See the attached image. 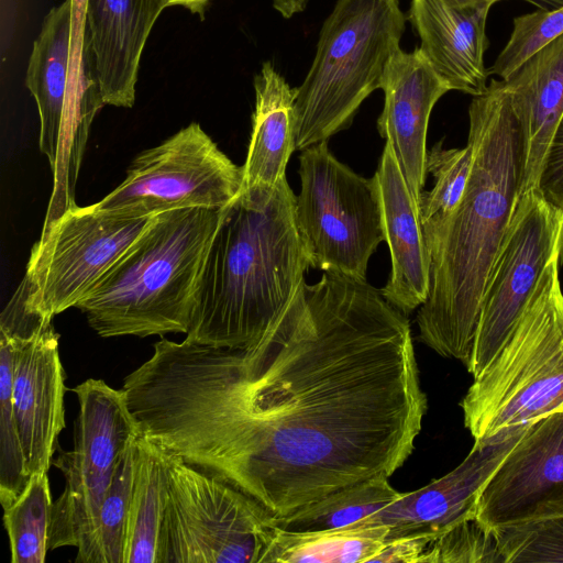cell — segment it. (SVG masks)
I'll list each match as a JSON object with an SVG mask.
<instances>
[{
	"label": "cell",
	"mask_w": 563,
	"mask_h": 563,
	"mask_svg": "<svg viewBox=\"0 0 563 563\" xmlns=\"http://www.w3.org/2000/svg\"><path fill=\"white\" fill-rule=\"evenodd\" d=\"M562 34L563 5L516 16L510 37L488 73L506 79L531 55Z\"/></svg>",
	"instance_id": "cell-31"
},
{
	"label": "cell",
	"mask_w": 563,
	"mask_h": 563,
	"mask_svg": "<svg viewBox=\"0 0 563 563\" xmlns=\"http://www.w3.org/2000/svg\"><path fill=\"white\" fill-rule=\"evenodd\" d=\"M388 532L387 525L314 531L274 527L261 563H368L385 545Z\"/></svg>",
	"instance_id": "cell-24"
},
{
	"label": "cell",
	"mask_w": 563,
	"mask_h": 563,
	"mask_svg": "<svg viewBox=\"0 0 563 563\" xmlns=\"http://www.w3.org/2000/svg\"><path fill=\"white\" fill-rule=\"evenodd\" d=\"M287 178L242 189L210 244L186 340L227 347L258 341L305 280L310 261Z\"/></svg>",
	"instance_id": "cell-3"
},
{
	"label": "cell",
	"mask_w": 563,
	"mask_h": 563,
	"mask_svg": "<svg viewBox=\"0 0 563 563\" xmlns=\"http://www.w3.org/2000/svg\"><path fill=\"white\" fill-rule=\"evenodd\" d=\"M473 147L444 148L442 141L427 153L426 169L434 180L419 202L421 224L449 216L460 203L473 168Z\"/></svg>",
	"instance_id": "cell-29"
},
{
	"label": "cell",
	"mask_w": 563,
	"mask_h": 563,
	"mask_svg": "<svg viewBox=\"0 0 563 563\" xmlns=\"http://www.w3.org/2000/svg\"><path fill=\"white\" fill-rule=\"evenodd\" d=\"M503 82L522 133V195L537 189L545 151L563 114V34Z\"/></svg>",
	"instance_id": "cell-21"
},
{
	"label": "cell",
	"mask_w": 563,
	"mask_h": 563,
	"mask_svg": "<svg viewBox=\"0 0 563 563\" xmlns=\"http://www.w3.org/2000/svg\"><path fill=\"white\" fill-rule=\"evenodd\" d=\"M25 84L40 117L38 146L53 174L44 223L75 202V185L90 125L104 104L96 74L78 71L71 57V1L51 9L33 44Z\"/></svg>",
	"instance_id": "cell-8"
},
{
	"label": "cell",
	"mask_w": 563,
	"mask_h": 563,
	"mask_svg": "<svg viewBox=\"0 0 563 563\" xmlns=\"http://www.w3.org/2000/svg\"><path fill=\"white\" fill-rule=\"evenodd\" d=\"M166 455L168 497L156 563H261L275 515L235 486Z\"/></svg>",
	"instance_id": "cell-7"
},
{
	"label": "cell",
	"mask_w": 563,
	"mask_h": 563,
	"mask_svg": "<svg viewBox=\"0 0 563 563\" xmlns=\"http://www.w3.org/2000/svg\"><path fill=\"white\" fill-rule=\"evenodd\" d=\"M563 517V410L527 428L476 503L485 528Z\"/></svg>",
	"instance_id": "cell-15"
},
{
	"label": "cell",
	"mask_w": 563,
	"mask_h": 563,
	"mask_svg": "<svg viewBox=\"0 0 563 563\" xmlns=\"http://www.w3.org/2000/svg\"><path fill=\"white\" fill-rule=\"evenodd\" d=\"M559 258H563V214L537 189L522 194L484 294L465 365L473 378L504 344L541 277Z\"/></svg>",
	"instance_id": "cell-13"
},
{
	"label": "cell",
	"mask_w": 563,
	"mask_h": 563,
	"mask_svg": "<svg viewBox=\"0 0 563 563\" xmlns=\"http://www.w3.org/2000/svg\"><path fill=\"white\" fill-rule=\"evenodd\" d=\"M504 563L494 532L476 518L442 532L426 551L421 563Z\"/></svg>",
	"instance_id": "cell-32"
},
{
	"label": "cell",
	"mask_w": 563,
	"mask_h": 563,
	"mask_svg": "<svg viewBox=\"0 0 563 563\" xmlns=\"http://www.w3.org/2000/svg\"><path fill=\"white\" fill-rule=\"evenodd\" d=\"M537 191L545 202L563 214V114L545 151Z\"/></svg>",
	"instance_id": "cell-33"
},
{
	"label": "cell",
	"mask_w": 563,
	"mask_h": 563,
	"mask_svg": "<svg viewBox=\"0 0 563 563\" xmlns=\"http://www.w3.org/2000/svg\"><path fill=\"white\" fill-rule=\"evenodd\" d=\"M387 477H373L340 488L294 512L274 518V526L289 531L342 528L377 512L399 498Z\"/></svg>",
	"instance_id": "cell-25"
},
{
	"label": "cell",
	"mask_w": 563,
	"mask_h": 563,
	"mask_svg": "<svg viewBox=\"0 0 563 563\" xmlns=\"http://www.w3.org/2000/svg\"><path fill=\"white\" fill-rule=\"evenodd\" d=\"M223 209L153 216L75 308L102 338L187 333Z\"/></svg>",
	"instance_id": "cell-4"
},
{
	"label": "cell",
	"mask_w": 563,
	"mask_h": 563,
	"mask_svg": "<svg viewBox=\"0 0 563 563\" xmlns=\"http://www.w3.org/2000/svg\"><path fill=\"white\" fill-rule=\"evenodd\" d=\"M492 531L504 563H563V517Z\"/></svg>",
	"instance_id": "cell-30"
},
{
	"label": "cell",
	"mask_w": 563,
	"mask_h": 563,
	"mask_svg": "<svg viewBox=\"0 0 563 563\" xmlns=\"http://www.w3.org/2000/svg\"><path fill=\"white\" fill-rule=\"evenodd\" d=\"M298 173L295 219L310 266L366 280L368 261L385 241L376 176L339 162L328 141L301 151Z\"/></svg>",
	"instance_id": "cell-9"
},
{
	"label": "cell",
	"mask_w": 563,
	"mask_h": 563,
	"mask_svg": "<svg viewBox=\"0 0 563 563\" xmlns=\"http://www.w3.org/2000/svg\"><path fill=\"white\" fill-rule=\"evenodd\" d=\"M493 0H411L408 13L419 49L450 90L473 97L487 88L484 56L486 22Z\"/></svg>",
	"instance_id": "cell-18"
},
{
	"label": "cell",
	"mask_w": 563,
	"mask_h": 563,
	"mask_svg": "<svg viewBox=\"0 0 563 563\" xmlns=\"http://www.w3.org/2000/svg\"><path fill=\"white\" fill-rule=\"evenodd\" d=\"M168 7L180 5L194 14L203 16L210 0H167Z\"/></svg>",
	"instance_id": "cell-36"
},
{
	"label": "cell",
	"mask_w": 563,
	"mask_h": 563,
	"mask_svg": "<svg viewBox=\"0 0 563 563\" xmlns=\"http://www.w3.org/2000/svg\"><path fill=\"white\" fill-rule=\"evenodd\" d=\"M375 176L380 192L385 242L391 261L388 282L380 291L389 303L407 316L429 296L431 261L419 211L388 142Z\"/></svg>",
	"instance_id": "cell-19"
},
{
	"label": "cell",
	"mask_w": 563,
	"mask_h": 563,
	"mask_svg": "<svg viewBox=\"0 0 563 563\" xmlns=\"http://www.w3.org/2000/svg\"><path fill=\"white\" fill-rule=\"evenodd\" d=\"M152 217H126L76 203L43 225L19 285L25 309L42 318L76 307L147 227Z\"/></svg>",
	"instance_id": "cell-11"
},
{
	"label": "cell",
	"mask_w": 563,
	"mask_h": 563,
	"mask_svg": "<svg viewBox=\"0 0 563 563\" xmlns=\"http://www.w3.org/2000/svg\"><path fill=\"white\" fill-rule=\"evenodd\" d=\"M439 533L413 531L387 538L385 545L368 563H421V559Z\"/></svg>",
	"instance_id": "cell-34"
},
{
	"label": "cell",
	"mask_w": 563,
	"mask_h": 563,
	"mask_svg": "<svg viewBox=\"0 0 563 563\" xmlns=\"http://www.w3.org/2000/svg\"><path fill=\"white\" fill-rule=\"evenodd\" d=\"M560 410H563V407Z\"/></svg>",
	"instance_id": "cell-39"
},
{
	"label": "cell",
	"mask_w": 563,
	"mask_h": 563,
	"mask_svg": "<svg viewBox=\"0 0 563 563\" xmlns=\"http://www.w3.org/2000/svg\"><path fill=\"white\" fill-rule=\"evenodd\" d=\"M562 260L541 277L504 344L461 401L474 440L528 428L563 407Z\"/></svg>",
	"instance_id": "cell-6"
},
{
	"label": "cell",
	"mask_w": 563,
	"mask_h": 563,
	"mask_svg": "<svg viewBox=\"0 0 563 563\" xmlns=\"http://www.w3.org/2000/svg\"><path fill=\"white\" fill-rule=\"evenodd\" d=\"M463 1H478V0H463ZM493 1H495V2H499V1H501V0H493Z\"/></svg>",
	"instance_id": "cell-38"
},
{
	"label": "cell",
	"mask_w": 563,
	"mask_h": 563,
	"mask_svg": "<svg viewBox=\"0 0 563 563\" xmlns=\"http://www.w3.org/2000/svg\"><path fill=\"white\" fill-rule=\"evenodd\" d=\"M12 338L0 331V501L11 505L25 489L30 479L13 410Z\"/></svg>",
	"instance_id": "cell-28"
},
{
	"label": "cell",
	"mask_w": 563,
	"mask_h": 563,
	"mask_svg": "<svg viewBox=\"0 0 563 563\" xmlns=\"http://www.w3.org/2000/svg\"><path fill=\"white\" fill-rule=\"evenodd\" d=\"M254 89L255 108L242 166V189L275 187L286 178L287 163L296 151V88L289 86L271 62H265L254 78Z\"/></svg>",
	"instance_id": "cell-22"
},
{
	"label": "cell",
	"mask_w": 563,
	"mask_h": 563,
	"mask_svg": "<svg viewBox=\"0 0 563 563\" xmlns=\"http://www.w3.org/2000/svg\"><path fill=\"white\" fill-rule=\"evenodd\" d=\"M527 1L533 5H536L539 9H555L563 5V0H523Z\"/></svg>",
	"instance_id": "cell-37"
},
{
	"label": "cell",
	"mask_w": 563,
	"mask_h": 563,
	"mask_svg": "<svg viewBox=\"0 0 563 563\" xmlns=\"http://www.w3.org/2000/svg\"><path fill=\"white\" fill-rule=\"evenodd\" d=\"M526 430L476 440L453 471L418 490L401 493L394 503L353 525H387V538L421 530L440 536L463 520L476 518L481 490Z\"/></svg>",
	"instance_id": "cell-16"
},
{
	"label": "cell",
	"mask_w": 563,
	"mask_h": 563,
	"mask_svg": "<svg viewBox=\"0 0 563 563\" xmlns=\"http://www.w3.org/2000/svg\"><path fill=\"white\" fill-rule=\"evenodd\" d=\"M473 168L457 207L422 224L431 261L430 292L418 309L419 339L467 364L484 294L521 196L523 141L503 80L468 108Z\"/></svg>",
	"instance_id": "cell-2"
},
{
	"label": "cell",
	"mask_w": 563,
	"mask_h": 563,
	"mask_svg": "<svg viewBox=\"0 0 563 563\" xmlns=\"http://www.w3.org/2000/svg\"><path fill=\"white\" fill-rule=\"evenodd\" d=\"M122 389L143 435L277 517L390 477L428 407L407 316L330 272L255 343L162 339Z\"/></svg>",
	"instance_id": "cell-1"
},
{
	"label": "cell",
	"mask_w": 563,
	"mask_h": 563,
	"mask_svg": "<svg viewBox=\"0 0 563 563\" xmlns=\"http://www.w3.org/2000/svg\"><path fill=\"white\" fill-rule=\"evenodd\" d=\"M168 482L166 452L140 433L135 440L124 563H156Z\"/></svg>",
	"instance_id": "cell-23"
},
{
	"label": "cell",
	"mask_w": 563,
	"mask_h": 563,
	"mask_svg": "<svg viewBox=\"0 0 563 563\" xmlns=\"http://www.w3.org/2000/svg\"><path fill=\"white\" fill-rule=\"evenodd\" d=\"M135 440L121 457L112 484L101 504L90 541L81 553L76 554L77 563H124Z\"/></svg>",
	"instance_id": "cell-27"
},
{
	"label": "cell",
	"mask_w": 563,
	"mask_h": 563,
	"mask_svg": "<svg viewBox=\"0 0 563 563\" xmlns=\"http://www.w3.org/2000/svg\"><path fill=\"white\" fill-rule=\"evenodd\" d=\"M242 184V166L192 122L140 153L124 180L93 205L126 217H153L184 208L223 209L239 196Z\"/></svg>",
	"instance_id": "cell-12"
},
{
	"label": "cell",
	"mask_w": 563,
	"mask_h": 563,
	"mask_svg": "<svg viewBox=\"0 0 563 563\" xmlns=\"http://www.w3.org/2000/svg\"><path fill=\"white\" fill-rule=\"evenodd\" d=\"M380 89L385 95L377 119L379 135L388 142L419 211L426 184L427 133L431 111L450 91L419 47L401 48L390 59Z\"/></svg>",
	"instance_id": "cell-17"
},
{
	"label": "cell",
	"mask_w": 563,
	"mask_h": 563,
	"mask_svg": "<svg viewBox=\"0 0 563 563\" xmlns=\"http://www.w3.org/2000/svg\"><path fill=\"white\" fill-rule=\"evenodd\" d=\"M0 331L14 343L13 410L30 476L47 473L65 429V372L59 335L53 319L9 302L0 317Z\"/></svg>",
	"instance_id": "cell-14"
},
{
	"label": "cell",
	"mask_w": 563,
	"mask_h": 563,
	"mask_svg": "<svg viewBox=\"0 0 563 563\" xmlns=\"http://www.w3.org/2000/svg\"><path fill=\"white\" fill-rule=\"evenodd\" d=\"M167 0H88L87 29L104 104L132 108L141 57Z\"/></svg>",
	"instance_id": "cell-20"
},
{
	"label": "cell",
	"mask_w": 563,
	"mask_h": 563,
	"mask_svg": "<svg viewBox=\"0 0 563 563\" xmlns=\"http://www.w3.org/2000/svg\"><path fill=\"white\" fill-rule=\"evenodd\" d=\"M53 499L47 473L31 475L23 493L3 508L12 563H44Z\"/></svg>",
	"instance_id": "cell-26"
},
{
	"label": "cell",
	"mask_w": 563,
	"mask_h": 563,
	"mask_svg": "<svg viewBox=\"0 0 563 563\" xmlns=\"http://www.w3.org/2000/svg\"><path fill=\"white\" fill-rule=\"evenodd\" d=\"M73 391L79 405L74 449L59 450L52 461L65 477V488L53 501L48 550L74 547L78 554L96 529L123 453L141 430L122 388L88 378Z\"/></svg>",
	"instance_id": "cell-10"
},
{
	"label": "cell",
	"mask_w": 563,
	"mask_h": 563,
	"mask_svg": "<svg viewBox=\"0 0 563 563\" xmlns=\"http://www.w3.org/2000/svg\"><path fill=\"white\" fill-rule=\"evenodd\" d=\"M309 0H273L274 8L286 19L303 11Z\"/></svg>",
	"instance_id": "cell-35"
},
{
	"label": "cell",
	"mask_w": 563,
	"mask_h": 563,
	"mask_svg": "<svg viewBox=\"0 0 563 563\" xmlns=\"http://www.w3.org/2000/svg\"><path fill=\"white\" fill-rule=\"evenodd\" d=\"M406 20L400 0L336 1L321 27L311 67L296 88V151L351 126L362 102L380 89L400 49Z\"/></svg>",
	"instance_id": "cell-5"
}]
</instances>
